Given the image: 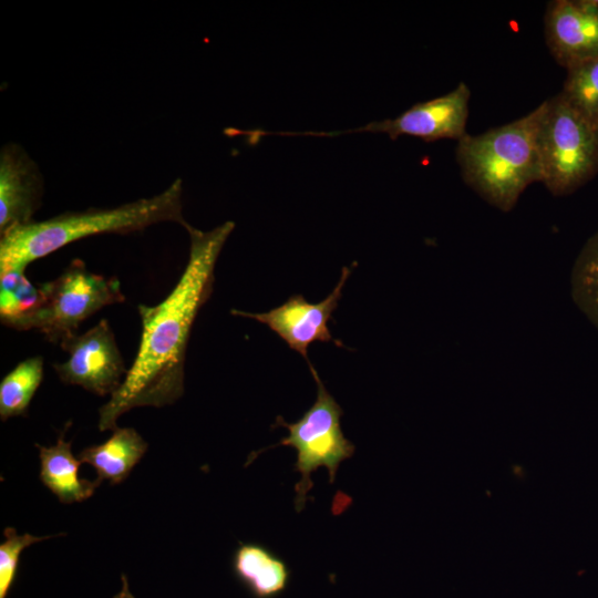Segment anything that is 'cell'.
Returning a JSON list of instances; mask_svg holds the SVG:
<instances>
[{"instance_id":"cell-1","label":"cell","mask_w":598,"mask_h":598,"mask_svg":"<svg viewBox=\"0 0 598 598\" xmlns=\"http://www.w3.org/2000/svg\"><path fill=\"white\" fill-rule=\"evenodd\" d=\"M226 221L209 231L189 224L186 267L169 295L156 306L140 305V347L120 388L100 408V431L115 430L117 419L138 406L173 404L184 392V364L190 331L209 299L219 254L234 230Z\"/></svg>"},{"instance_id":"cell-2","label":"cell","mask_w":598,"mask_h":598,"mask_svg":"<svg viewBox=\"0 0 598 598\" xmlns=\"http://www.w3.org/2000/svg\"><path fill=\"white\" fill-rule=\"evenodd\" d=\"M182 195L183 183L177 178L164 192L150 198L114 208L68 212L47 220L14 226L1 234L0 275L25 270L37 259L89 236L126 234L163 221L186 227Z\"/></svg>"},{"instance_id":"cell-3","label":"cell","mask_w":598,"mask_h":598,"mask_svg":"<svg viewBox=\"0 0 598 598\" xmlns=\"http://www.w3.org/2000/svg\"><path fill=\"white\" fill-rule=\"evenodd\" d=\"M540 110L539 105L516 121L457 141L456 161L464 182L502 212L512 210L526 187L542 181Z\"/></svg>"},{"instance_id":"cell-4","label":"cell","mask_w":598,"mask_h":598,"mask_svg":"<svg viewBox=\"0 0 598 598\" xmlns=\"http://www.w3.org/2000/svg\"><path fill=\"white\" fill-rule=\"evenodd\" d=\"M540 109V183L555 196L571 194L598 173V125L571 109L559 93Z\"/></svg>"},{"instance_id":"cell-5","label":"cell","mask_w":598,"mask_h":598,"mask_svg":"<svg viewBox=\"0 0 598 598\" xmlns=\"http://www.w3.org/2000/svg\"><path fill=\"white\" fill-rule=\"evenodd\" d=\"M38 286L43 297L40 306L1 322L16 330H38L59 344L75 334L89 317L125 300L117 278L90 271L81 259H73L58 278Z\"/></svg>"},{"instance_id":"cell-6","label":"cell","mask_w":598,"mask_h":598,"mask_svg":"<svg viewBox=\"0 0 598 598\" xmlns=\"http://www.w3.org/2000/svg\"><path fill=\"white\" fill-rule=\"evenodd\" d=\"M309 369L317 384L315 403L293 423H287L282 416H277L274 427L283 426L289 434L267 447L281 445L296 450L297 460L293 467L301 475L295 486V508L298 513L305 507L307 494L313 486L311 474L319 467H326L329 482L333 483L340 464L350 458L355 451L354 444L344 436L341 429L340 419L343 414L341 406L329 393L312 364Z\"/></svg>"},{"instance_id":"cell-7","label":"cell","mask_w":598,"mask_h":598,"mask_svg":"<svg viewBox=\"0 0 598 598\" xmlns=\"http://www.w3.org/2000/svg\"><path fill=\"white\" fill-rule=\"evenodd\" d=\"M60 347L69 358L53 368L63 383L100 396L112 395L123 383L128 370L105 319L82 334L64 339Z\"/></svg>"},{"instance_id":"cell-8","label":"cell","mask_w":598,"mask_h":598,"mask_svg":"<svg viewBox=\"0 0 598 598\" xmlns=\"http://www.w3.org/2000/svg\"><path fill=\"white\" fill-rule=\"evenodd\" d=\"M471 91L461 82L457 86L439 97L420 102L395 118L374 121L362 127L340 132H283L282 135L338 136L347 133H385L391 140L401 135L419 137L425 142L442 138L461 140L466 133Z\"/></svg>"},{"instance_id":"cell-9","label":"cell","mask_w":598,"mask_h":598,"mask_svg":"<svg viewBox=\"0 0 598 598\" xmlns=\"http://www.w3.org/2000/svg\"><path fill=\"white\" fill-rule=\"evenodd\" d=\"M352 269L344 267L334 289L320 302L310 303L303 296L295 295L282 305L261 313H252L241 310H231L234 316L254 319L266 324L287 346L301 354L308 365V348L316 341H334L328 322L337 309L342 290Z\"/></svg>"},{"instance_id":"cell-10","label":"cell","mask_w":598,"mask_h":598,"mask_svg":"<svg viewBox=\"0 0 598 598\" xmlns=\"http://www.w3.org/2000/svg\"><path fill=\"white\" fill-rule=\"evenodd\" d=\"M544 25L548 50L563 68L598 56V0L550 1Z\"/></svg>"},{"instance_id":"cell-11","label":"cell","mask_w":598,"mask_h":598,"mask_svg":"<svg viewBox=\"0 0 598 598\" xmlns=\"http://www.w3.org/2000/svg\"><path fill=\"white\" fill-rule=\"evenodd\" d=\"M43 178L38 165L17 144H7L0 153V235L33 221L41 206Z\"/></svg>"},{"instance_id":"cell-12","label":"cell","mask_w":598,"mask_h":598,"mask_svg":"<svg viewBox=\"0 0 598 598\" xmlns=\"http://www.w3.org/2000/svg\"><path fill=\"white\" fill-rule=\"evenodd\" d=\"M70 422L60 433L53 446L35 444L40 457V481L50 489L62 504L79 503L91 497L96 487L97 480L90 481L79 476L82 464L71 451V442L64 441V433Z\"/></svg>"},{"instance_id":"cell-13","label":"cell","mask_w":598,"mask_h":598,"mask_svg":"<svg viewBox=\"0 0 598 598\" xmlns=\"http://www.w3.org/2000/svg\"><path fill=\"white\" fill-rule=\"evenodd\" d=\"M236 577L256 598H272L288 586L290 569L269 548L257 543H239L231 558Z\"/></svg>"},{"instance_id":"cell-14","label":"cell","mask_w":598,"mask_h":598,"mask_svg":"<svg viewBox=\"0 0 598 598\" xmlns=\"http://www.w3.org/2000/svg\"><path fill=\"white\" fill-rule=\"evenodd\" d=\"M147 450V443L132 427H116L102 444L91 445L79 453V461L92 465L96 480L111 485L122 483Z\"/></svg>"},{"instance_id":"cell-15","label":"cell","mask_w":598,"mask_h":598,"mask_svg":"<svg viewBox=\"0 0 598 598\" xmlns=\"http://www.w3.org/2000/svg\"><path fill=\"white\" fill-rule=\"evenodd\" d=\"M43 379V359L28 358L0 382V417L27 415L29 404Z\"/></svg>"},{"instance_id":"cell-16","label":"cell","mask_w":598,"mask_h":598,"mask_svg":"<svg viewBox=\"0 0 598 598\" xmlns=\"http://www.w3.org/2000/svg\"><path fill=\"white\" fill-rule=\"evenodd\" d=\"M570 291L577 308L598 328V230L586 241L574 262Z\"/></svg>"},{"instance_id":"cell-17","label":"cell","mask_w":598,"mask_h":598,"mask_svg":"<svg viewBox=\"0 0 598 598\" xmlns=\"http://www.w3.org/2000/svg\"><path fill=\"white\" fill-rule=\"evenodd\" d=\"M566 71L560 96L577 113L598 125V56Z\"/></svg>"},{"instance_id":"cell-18","label":"cell","mask_w":598,"mask_h":598,"mask_svg":"<svg viewBox=\"0 0 598 598\" xmlns=\"http://www.w3.org/2000/svg\"><path fill=\"white\" fill-rule=\"evenodd\" d=\"M39 286H33L24 270H11L0 275L1 321L20 317L37 309L42 302Z\"/></svg>"},{"instance_id":"cell-19","label":"cell","mask_w":598,"mask_h":598,"mask_svg":"<svg viewBox=\"0 0 598 598\" xmlns=\"http://www.w3.org/2000/svg\"><path fill=\"white\" fill-rule=\"evenodd\" d=\"M60 535L64 534L34 536L24 533L19 535L13 527L4 528V540L0 544V598H7L16 580L22 551L32 544Z\"/></svg>"},{"instance_id":"cell-20","label":"cell","mask_w":598,"mask_h":598,"mask_svg":"<svg viewBox=\"0 0 598 598\" xmlns=\"http://www.w3.org/2000/svg\"><path fill=\"white\" fill-rule=\"evenodd\" d=\"M122 581H123V587L121 591L116 596H114V598H135L130 591L128 582L124 575L122 576Z\"/></svg>"}]
</instances>
